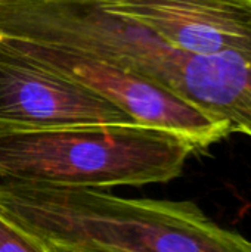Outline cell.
Listing matches in <instances>:
<instances>
[{
	"label": "cell",
	"instance_id": "cell-1",
	"mask_svg": "<svg viewBox=\"0 0 251 252\" xmlns=\"http://www.w3.org/2000/svg\"><path fill=\"white\" fill-rule=\"evenodd\" d=\"M0 213L43 244L96 252H251V241L189 201L104 189L0 183Z\"/></svg>",
	"mask_w": 251,
	"mask_h": 252
},
{
	"label": "cell",
	"instance_id": "cell-2",
	"mask_svg": "<svg viewBox=\"0 0 251 252\" xmlns=\"http://www.w3.org/2000/svg\"><path fill=\"white\" fill-rule=\"evenodd\" d=\"M191 142L142 124L0 130V179L12 183L108 189L179 177Z\"/></svg>",
	"mask_w": 251,
	"mask_h": 252
},
{
	"label": "cell",
	"instance_id": "cell-3",
	"mask_svg": "<svg viewBox=\"0 0 251 252\" xmlns=\"http://www.w3.org/2000/svg\"><path fill=\"white\" fill-rule=\"evenodd\" d=\"M0 38L55 74L109 100L138 124L176 134L191 142L198 151H204L232 134L228 123L95 53L47 40Z\"/></svg>",
	"mask_w": 251,
	"mask_h": 252
},
{
	"label": "cell",
	"instance_id": "cell-4",
	"mask_svg": "<svg viewBox=\"0 0 251 252\" xmlns=\"http://www.w3.org/2000/svg\"><path fill=\"white\" fill-rule=\"evenodd\" d=\"M135 123L109 100L55 74L0 38V130Z\"/></svg>",
	"mask_w": 251,
	"mask_h": 252
},
{
	"label": "cell",
	"instance_id": "cell-5",
	"mask_svg": "<svg viewBox=\"0 0 251 252\" xmlns=\"http://www.w3.org/2000/svg\"><path fill=\"white\" fill-rule=\"evenodd\" d=\"M173 47L200 56L251 59V0H96Z\"/></svg>",
	"mask_w": 251,
	"mask_h": 252
},
{
	"label": "cell",
	"instance_id": "cell-6",
	"mask_svg": "<svg viewBox=\"0 0 251 252\" xmlns=\"http://www.w3.org/2000/svg\"><path fill=\"white\" fill-rule=\"evenodd\" d=\"M0 252H49L19 224L0 213Z\"/></svg>",
	"mask_w": 251,
	"mask_h": 252
},
{
	"label": "cell",
	"instance_id": "cell-7",
	"mask_svg": "<svg viewBox=\"0 0 251 252\" xmlns=\"http://www.w3.org/2000/svg\"><path fill=\"white\" fill-rule=\"evenodd\" d=\"M43 244V242H41ZM49 252H96L89 250H78V248H70V247H61V245H52V244H43Z\"/></svg>",
	"mask_w": 251,
	"mask_h": 252
}]
</instances>
